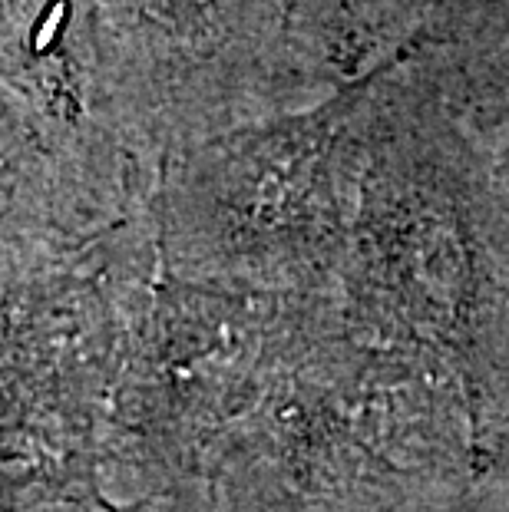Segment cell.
Returning <instances> with one entry per match:
<instances>
[{"mask_svg": "<svg viewBox=\"0 0 509 512\" xmlns=\"http://www.w3.org/2000/svg\"><path fill=\"white\" fill-rule=\"evenodd\" d=\"M4 232L80 242L153 205L182 149L328 96L285 0H4Z\"/></svg>", "mask_w": 509, "mask_h": 512, "instance_id": "cell-1", "label": "cell"}, {"mask_svg": "<svg viewBox=\"0 0 509 512\" xmlns=\"http://www.w3.org/2000/svg\"><path fill=\"white\" fill-rule=\"evenodd\" d=\"M364 80L328 100L182 149L153 219L162 261L232 285L341 281L367 169Z\"/></svg>", "mask_w": 509, "mask_h": 512, "instance_id": "cell-2", "label": "cell"}, {"mask_svg": "<svg viewBox=\"0 0 509 512\" xmlns=\"http://www.w3.org/2000/svg\"><path fill=\"white\" fill-rule=\"evenodd\" d=\"M447 0H285L291 40L321 96L397 60Z\"/></svg>", "mask_w": 509, "mask_h": 512, "instance_id": "cell-3", "label": "cell"}]
</instances>
